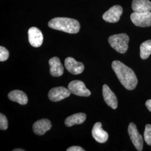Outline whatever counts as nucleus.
<instances>
[{
  "mask_svg": "<svg viewBox=\"0 0 151 151\" xmlns=\"http://www.w3.org/2000/svg\"><path fill=\"white\" fill-rule=\"evenodd\" d=\"M110 46L119 53L124 54L128 49L129 37L126 34L122 33L110 36L108 39Z\"/></svg>",
  "mask_w": 151,
  "mask_h": 151,
  "instance_id": "3",
  "label": "nucleus"
},
{
  "mask_svg": "<svg viewBox=\"0 0 151 151\" xmlns=\"http://www.w3.org/2000/svg\"><path fill=\"white\" fill-rule=\"evenodd\" d=\"M130 19L137 27H149L151 26V12H133L130 15Z\"/></svg>",
  "mask_w": 151,
  "mask_h": 151,
  "instance_id": "4",
  "label": "nucleus"
},
{
  "mask_svg": "<svg viewBox=\"0 0 151 151\" xmlns=\"http://www.w3.org/2000/svg\"><path fill=\"white\" fill-rule=\"evenodd\" d=\"M8 128V120L5 115L2 114H0V129L5 130Z\"/></svg>",
  "mask_w": 151,
  "mask_h": 151,
  "instance_id": "21",
  "label": "nucleus"
},
{
  "mask_svg": "<svg viewBox=\"0 0 151 151\" xmlns=\"http://www.w3.org/2000/svg\"><path fill=\"white\" fill-rule=\"evenodd\" d=\"M68 89L70 93L77 96L88 97L91 95V92L87 88L85 83L79 80L71 81L68 84Z\"/></svg>",
  "mask_w": 151,
  "mask_h": 151,
  "instance_id": "5",
  "label": "nucleus"
},
{
  "mask_svg": "<svg viewBox=\"0 0 151 151\" xmlns=\"http://www.w3.org/2000/svg\"><path fill=\"white\" fill-rule=\"evenodd\" d=\"M103 95L104 100L108 106L113 109H116L118 107L117 97L106 85L103 86Z\"/></svg>",
  "mask_w": 151,
  "mask_h": 151,
  "instance_id": "12",
  "label": "nucleus"
},
{
  "mask_svg": "<svg viewBox=\"0 0 151 151\" xmlns=\"http://www.w3.org/2000/svg\"><path fill=\"white\" fill-rule=\"evenodd\" d=\"M128 131L130 139L135 148L138 151H142L143 146V137L139 134L135 124L133 123H130L128 127Z\"/></svg>",
  "mask_w": 151,
  "mask_h": 151,
  "instance_id": "6",
  "label": "nucleus"
},
{
  "mask_svg": "<svg viewBox=\"0 0 151 151\" xmlns=\"http://www.w3.org/2000/svg\"><path fill=\"white\" fill-rule=\"evenodd\" d=\"M86 119V115L84 113H77L72 115L65 120L67 127H70L75 124H82Z\"/></svg>",
  "mask_w": 151,
  "mask_h": 151,
  "instance_id": "17",
  "label": "nucleus"
},
{
  "mask_svg": "<svg viewBox=\"0 0 151 151\" xmlns=\"http://www.w3.org/2000/svg\"><path fill=\"white\" fill-rule=\"evenodd\" d=\"M111 66L122 85L127 90H134L138 84V79L134 72L119 60L113 61Z\"/></svg>",
  "mask_w": 151,
  "mask_h": 151,
  "instance_id": "1",
  "label": "nucleus"
},
{
  "mask_svg": "<svg viewBox=\"0 0 151 151\" xmlns=\"http://www.w3.org/2000/svg\"><path fill=\"white\" fill-rule=\"evenodd\" d=\"M24 150H22V149H20V148H17V149H15L13 151H24Z\"/></svg>",
  "mask_w": 151,
  "mask_h": 151,
  "instance_id": "24",
  "label": "nucleus"
},
{
  "mask_svg": "<svg viewBox=\"0 0 151 151\" xmlns=\"http://www.w3.org/2000/svg\"><path fill=\"white\" fill-rule=\"evenodd\" d=\"M9 52L5 47H0V61L4 62L9 58Z\"/></svg>",
  "mask_w": 151,
  "mask_h": 151,
  "instance_id": "20",
  "label": "nucleus"
},
{
  "mask_svg": "<svg viewBox=\"0 0 151 151\" xmlns=\"http://www.w3.org/2000/svg\"><path fill=\"white\" fill-rule=\"evenodd\" d=\"M151 54V40H148L141 44L140 56L142 60L147 59Z\"/></svg>",
  "mask_w": 151,
  "mask_h": 151,
  "instance_id": "18",
  "label": "nucleus"
},
{
  "mask_svg": "<svg viewBox=\"0 0 151 151\" xmlns=\"http://www.w3.org/2000/svg\"><path fill=\"white\" fill-rule=\"evenodd\" d=\"M67 151H85V150L80 146H72L68 148Z\"/></svg>",
  "mask_w": 151,
  "mask_h": 151,
  "instance_id": "22",
  "label": "nucleus"
},
{
  "mask_svg": "<svg viewBox=\"0 0 151 151\" xmlns=\"http://www.w3.org/2000/svg\"><path fill=\"white\" fill-rule=\"evenodd\" d=\"M49 27L70 34L79 32L80 24L77 20L68 17H55L48 22Z\"/></svg>",
  "mask_w": 151,
  "mask_h": 151,
  "instance_id": "2",
  "label": "nucleus"
},
{
  "mask_svg": "<svg viewBox=\"0 0 151 151\" xmlns=\"http://www.w3.org/2000/svg\"><path fill=\"white\" fill-rule=\"evenodd\" d=\"M28 38L31 45L38 48L43 42V35L42 32L36 27H30L28 30Z\"/></svg>",
  "mask_w": 151,
  "mask_h": 151,
  "instance_id": "9",
  "label": "nucleus"
},
{
  "mask_svg": "<svg viewBox=\"0 0 151 151\" xmlns=\"http://www.w3.org/2000/svg\"><path fill=\"white\" fill-rule=\"evenodd\" d=\"M146 106L148 110L151 112V99L148 100L146 102Z\"/></svg>",
  "mask_w": 151,
  "mask_h": 151,
  "instance_id": "23",
  "label": "nucleus"
},
{
  "mask_svg": "<svg viewBox=\"0 0 151 151\" xmlns=\"http://www.w3.org/2000/svg\"><path fill=\"white\" fill-rule=\"evenodd\" d=\"M123 8L121 6L115 5L110 8L103 15V19L108 22L115 23L119 22L123 14Z\"/></svg>",
  "mask_w": 151,
  "mask_h": 151,
  "instance_id": "7",
  "label": "nucleus"
},
{
  "mask_svg": "<svg viewBox=\"0 0 151 151\" xmlns=\"http://www.w3.org/2000/svg\"><path fill=\"white\" fill-rule=\"evenodd\" d=\"M49 64L51 75L53 77H60L63 75L64 68L58 57H54L50 58L49 60Z\"/></svg>",
  "mask_w": 151,
  "mask_h": 151,
  "instance_id": "14",
  "label": "nucleus"
},
{
  "mask_svg": "<svg viewBox=\"0 0 151 151\" xmlns=\"http://www.w3.org/2000/svg\"><path fill=\"white\" fill-rule=\"evenodd\" d=\"M70 92L64 87H57L52 88L48 93L49 100L53 102L60 101L70 96Z\"/></svg>",
  "mask_w": 151,
  "mask_h": 151,
  "instance_id": "8",
  "label": "nucleus"
},
{
  "mask_svg": "<svg viewBox=\"0 0 151 151\" xmlns=\"http://www.w3.org/2000/svg\"><path fill=\"white\" fill-rule=\"evenodd\" d=\"M132 7L133 12H149L151 10V2L149 0H133Z\"/></svg>",
  "mask_w": 151,
  "mask_h": 151,
  "instance_id": "15",
  "label": "nucleus"
},
{
  "mask_svg": "<svg viewBox=\"0 0 151 151\" xmlns=\"http://www.w3.org/2000/svg\"><path fill=\"white\" fill-rule=\"evenodd\" d=\"M65 68L73 75L81 74L84 70V65L79 62H77L72 57H67L65 60Z\"/></svg>",
  "mask_w": 151,
  "mask_h": 151,
  "instance_id": "10",
  "label": "nucleus"
},
{
  "mask_svg": "<svg viewBox=\"0 0 151 151\" xmlns=\"http://www.w3.org/2000/svg\"><path fill=\"white\" fill-rule=\"evenodd\" d=\"M144 139L146 143L151 146V125L146 124L144 132Z\"/></svg>",
  "mask_w": 151,
  "mask_h": 151,
  "instance_id": "19",
  "label": "nucleus"
},
{
  "mask_svg": "<svg viewBox=\"0 0 151 151\" xmlns=\"http://www.w3.org/2000/svg\"><path fill=\"white\" fill-rule=\"evenodd\" d=\"M92 135L93 138L100 143H104L108 140V133L102 128V124L97 122L94 124L92 130Z\"/></svg>",
  "mask_w": 151,
  "mask_h": 151,
  "instance_id": "11",
  "label": "nucleus"
},
{
  "mask_svg": "<svg viewBox=\"0 0 151 151\" xmlns=\"http://www.w3.org/2000/svg\"><path fill=\"white\" fill-rule=\"evenodd\" d=\"M52 128V124L48 119H40L35 122L32 129L34 132L39 135H43Z\"/></svg>",
  "mask_w": 151,
  "mask_h": 151,
  "instance_id": "13",
  "label": "nucleus"
},
{
  "mask_svg": "<svg viewBox=\"0 0 151 151\" xmlns=\"http://www.w3.org/2000/svg\"><path fill=\"white\" fill-rule=\"evenodd\" d=\"M8 97L12 101L19 103L20 105H26L28 102L27 94L20 90H13L9 92Z\"/></svg>",
  "mask_w": 151,
  "mask_h": 151,
  "instance_id": "16",
  "label": "nucleus"
}]
</instances>
